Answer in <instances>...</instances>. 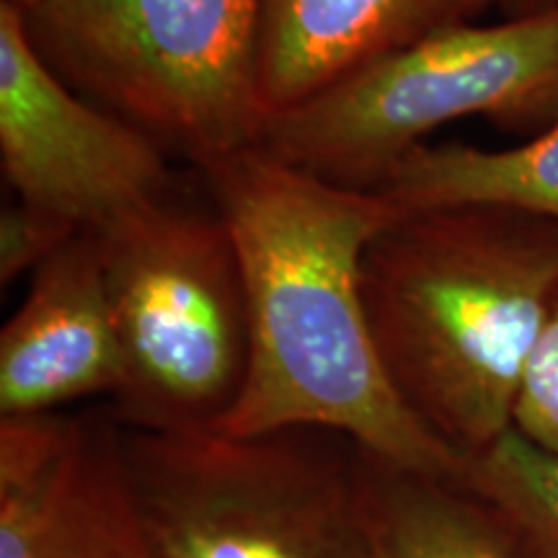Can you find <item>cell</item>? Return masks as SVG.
Wrapping results in <instances>:
<instances>
[{"instance_id": "cell-1", "label": "cell", "mask_w": 558, "mask_h": 558, "mask_svg": "<svg viewBox=\"0 0 558 558\" xmlns=\"http://www.w3.org/2000/svg\"><path fill=\"white\" fill-rule=\"evenodd\" d=\"M202 171L239 251L251 337L239 401L215 429L331 432L401 469L463 481L469 460L407 409L369 329L362 256L401 207L264 148Z\"/></svg>"}, {"instance_id": "cell-2", "label": "cell", "mask_w": 558, "mask_h": 558, "mask_svg": "<svg viewBox=\"0 0 558 558\" xmlns=\"http://www.w3.org/2000/svg\"><path fill=\"white\" fill-rule=\"evenodd\" d=\"M362 295L396 393L471 463L514 429L558 305V222L497 207L401 209L367 243Z\"/></svg>"}, {"instance_id": "cell-3", "label": "cell", "mask_w": 558, "mask_h": 558, "mask_svg": "<svg viewBox=\"0 0 558 558\" xmlns=\"http://www.w3.org/2000/svg\"><path fill=\"white\" fill-rule=\"evenodd\" d=\"M469 117L530 137L558 122V9L450 26L390 52L271 117L259 148L375 192L424 137Z\"/></svg>"}, {"instance_id": "cell-4", "label": "cell", "mask_w": 558, "mask_h": 558, "mask_svg": "<svg viewBox=\"0 0 558 558\" xmlns=\"http://www.w3.org/2000/svg\"><path fill=\"white\" fill-rule=\"evenodd\" d=\"M24 21L60 78L199 169L259 148V0H41Z\"/></svg>"}, {"instance_id": "cell-5", "label": "cell", "mask_w": 558, "mask_h": 558, "mask_svg": "<svg viewBox=\"0 0 558 558\" xmlns=\"http://www.w3.org/2000/svg\"><path fill=\"white\" fill-rule=\"evenodd\" d=\"M331 432L122 435L156 558H375L357 450Z\"/></svg>"}, {"instance_id": "cell-6", "label": "cell", "mask_w": 558, "mask_h": 558, "mask_svg": "<svg viewBox=\"0 0 558 558\" xmlns=\"http://www.w3.org/2000/svg\"><path fill=\"white\" fill-rule=\"evenodd\" d=\"M132 429H215L248 367L246 282L220 213L160 199L101 230Z\"/></svg>"}, {"instance_id": "cell-7", "label": "cell", "mask_w": 558, "mask_h": 558, "mask_svg": "<svg viewBox=\"0 0 558 558\" xmlns=\"http://www.w3.org/2000/svg\"><path fill=\"white\" fill-rule=\"evenodd\" d=\"M0 169L13 197L101 233L169 197L158 140L60 78L32 45L24 13L0 0Z\"/></svg>"}, {"instance_id": "cell-8", "label": "cell", "mask_w": 558, "mask_h": 558, "mask_svg": "<svg viewBox=\"0 0 558 558\" xmlns=\"http://www.w3.org/2000/svg\"><path fill=\"white\" fill-rule=\"evenodd\" d=\"M0 558H156L120 432L3 416Z\"/></svg>"}, {"instance_id": "cell-9", "label": "cell", "mask_w": 558, "mask_h": 558, "mask_svg": "<svg viewBox=\"0 0 558 558\" xmlns=\"http://www.w3.org/2000/svg\"><path fill=\"white\" fill-rule=\"evenodd\" d=\"M101 241L81 233L32 275L0 331V416L54 414L70 401L122 386Z\"/></svg>"}, {"instance_id": "cell-10", "label": "cell", "mask_w": 558, "mask_h": 558, "mask_svg": "<svg viewBox=\"0 0 558 558\" xmlns=\"http://www.w3.org/2000/svg\"><path fill=\"white\" fill-rule=\"evenodd\" d=\"M497 0H259V99L267 122L354 70L450 26L473 24Z\"/></svg>"}, {"instance_id": "cell-11", "label": "cell", "mask_w": 558, "mask_h": 558, "mask_svg": "<svg viewBox=\"0 0 558 558\" xmlns=\"http://www.w3.org/2000/svg\"><path fill=\"white\" fill-rule=\"evenodd\" d=\"M357 478L375 558H525L463 481L401 469L362 450Z\"/></svg>"}, {"instance_id": "cell-12", "label": "cell", "mask_w": 558, "mask_h": 558, "mask_svg": "<svg viewBox=\"0 0 558 558\" xmlns=\"http://www.w3.org/2000/svg\"><path fill=\"white\" fill-rule=\"evenodd\" d=\"M375 192L401 209L497 207L558 222V122L501 150L418 145Z\"/></svg>"}, {"instance_id": "cell-13", "label": "cell", "mask_w": 558, "mask_h": 558, "mask_svg": "<svg viewBox=\"0 0 558 558\" xmlns=\"http://www.w3.org/2000/svg\"><path fill=\"white\" fill-rule=\"evenodd\" d=\"M463 484L492 509L525 558H558V456L518 429L465 471Z\"/></svg>"}, {"instance_id": "cell-14", "label": "cell", "mask_w": 558, "mask_h": 558, "mask_svg": "<svg viewBox=\"0 0 558 558\" xmlns=\"http://www.w3.org/2000/svg\"><path fill=\"white\" fill-rule=\"evenodd\" d=\"M78 235V228L45 209L16 197L5 202L0 213V284L5 288L19 277L34 275Z\"/></svg>"}, {"instance_id": "cell-15", "label": "cell", "mask_w": 558, "mask_h": 558, "mask_svg": "<svg viewBox=\"0 0 558 558\" xmlns=\"http://www.w3.org/2000/svg\"><path fill=\"white\" fill-rule=\"evenodd\" d=\"M514 429L558 456V305L527 367Z\"/></svg>"}, {"instance_id": "cell-16", "label": "cell", "mask_w": 558, "mask_h": 558, "mask_svg": "<svg viewBox=\"0 0 558 558\" xmlns=\"http://www.w3.org/2000/svg\"><path fill=\"white\" fill-rule=\"evenodd\" d=\"M497 9L505 13V19L535 16V13L556 11L558 0H497Z\"/></svg>"}, {"instance_id": "cell-17", "label": "cell", "mask_w": 558, "mask_h": 558, "mask_svg": "<svg viewBox=\"0 0 558 558\" xmlns=\"http://www.w3.org/2000/svg\"><path fill=\"white\" fill-rule=\"evenodd\" d=\"M3 3H11L13 9H19L21 13H29V11L37 9L41 0H3Z\"/></svg>"}]
</instances>
